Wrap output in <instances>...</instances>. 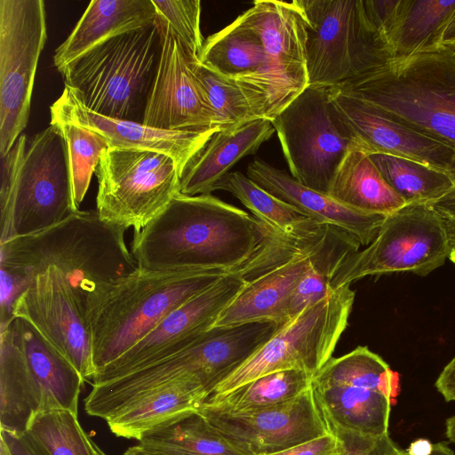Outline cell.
Segmentation results:
<instances>
[{"label":"cell","mask_w":455,"mask_h":455,"mask_svg":"<svg viewBox=\"0 0 455 455\" xmlns=\"http://www.w3.org/2000/svg\"><path fill=\"white\" fill-rule=\"evenodd\" d=\"M227 273L161 272L138 267L116 283L87 314L97 371L130 349L172 310Z\"/></svg>","instance_id":"5"},{"label":"cell","mask_w":455,"mask_h":455,"mask_svg":"<svg viewBox=\"0 0 455 455\" xmlns=\"http://www.w3.org/2000/svg\"><path fill=\"white\" fill-rule=\"evenodd\" d=\"M56 125L67 141L73 201L79 211L101 154L109 147L103 137L91 130L73 124Z\"/></svg>","instance_id":"36"},{"label":"cell","mask_w":455,"mask_h":455,"mask_svg":"<svg viewBox=\"0 0 455 455\" xmlns=\"http://www.w3.org/2000/svg\"><path fill=\"white\" fill-rule=\"evenodd\" d=\"M369 156L406 204H431L455 186L449 173L417 161L379 152Z\"/></svg>","instance_id":"33"},{"label":"cell","mask_w":455,"mask_h":455,"mask_svg":"<svg viewBox=\"0 0 455 455\" xmlns=\"http://www.w3.org/2000/svg\"><path fill=\"white\" fill-rule=\"evenodd\" d=\"M331 455H339V451H337L336 452L331 454Z\"/></svg>","instance_id":"55"},{"label":"cell","mask_w":455,"mask_h":455,"mask_svg":"<svg viewBox=\"0 0 455 455\" xmlns=\"http://www.w3.org/2000/svg\"><path fill=\"white\" fill-rule=\"evenodd\" d=\"M328 195L348 207L383 215L406 204L383 178L369 154L357 145L343 157L331 180Z\"/></svg>","instance_id":"27"},{"label":"cell","mask_w":455,"mask_h":455,"mask_svg":"<svg viewBox=\"0 0 455 455\" xmlns=\"http://www.w3.org/2000/svg\"><path fill=\"white\" fill-rule=\"evenodd\" d=\"M323 229L284 260L257 270L214 326L266 321L280 325L287 323L291 295L311 266L313 247Z\"/></svg>","instance_id":"20"},{"label":"cell","mask_w":455,"mask_h":455,"mask_svg":"<svg viewBox=\"0 0 455 455\" xmlns=\"http://www.w3.org/2000/svg\"><path fill=\"white\" fill-rule=\"evenodd\" d=\"M138 443L183 455H250L212 427L197 410L148 434Z\"/></svg>","instance_id":"32"},{"label":"cell","mask_w":455,"mask_h":455,"mask_svg":"<svg viewBox=\"0 0 455 455\" xmlns=\"http://www.w3.org/2000/svg\"><path fill=\"white\" fill-rule=\"evenodd\" d=\"M337 451V439L331 432L320 437L269 455H331Z\"/></svg>","instance_id":"41"},{"label":"cell","mask_w":455,"mask_h":455,"mask_svg":"<svg viewBox=\"0 0 455 455\" xmlns=\"http://www.w3.org/2000/svg\"><path fill=\"white\" fill-rule=\"evenodd\" d=\"M156 19L168 26L188 56L199 59L204 39L200 28L199 0H152Z\"/></svg>","instance_id":"37"},{"label":"cell","mask_w":455,"mask_h":455,"mask_svg":"<svg viewBox=\"0 0 455 455\" xmlns=\"http://www.w3.org/2000/svg\"><path fill=\"white\" fill-rule=\"evenodd\" d=\"M48 455H97L96 443L68 410L38 413L27 431Z\"/></svg>","instance_id":"35"},{"label":"cell","mask_w":455,"mask_h":455,"mask_svg":"<svg viewBox=\"0 0 455 455\" xmlns=\"http://www.w3.org/2000/svg\"><path fill=\"white\" fill-rule=\"evenodd\" d=\"M240 18L259 36L271 61L278 116L309 86L302 12L295 0H258Z\"/></svg>","instance_id":"18"},{"label":"cell","mask_w":455,"mask_h":455,"mask_svg":"<svg viewBox=\"0 0 455 455\" xmlns=\"http://www.w3.org/2000/svg\"><path fill=\"white\" fill-rule=\"evenodd\" d=\"M330 431L337 439L339 455H398L402 450L388 433L369 435L339 427H330Z\"/></svg>","instance_id":"38"},{"label":"cell","mask_w":455,"mask_h":455,"mask_svg":"<svg viewBox=\"0 0 455 455\" xmlns=\"http://www.w3.org/2000/svg\"><path fill=\"white\" fill-rule=\"evenodd\" d=\"M449 259L455 264V242H451Z\"/></svg>","instance_id":"51"},{"label":"cell","mask_w":455,"mask_h":455,"mask_svg":"<svg viewBox=\"0 0 455 455\" xmlns=\"http://www.w3.org/2000/svg\"><path fill=\"white\" fill-rule=\"evenodd\" d=\"M253 269L251 259L176 307L130 349L99 370L92 384L121 377L191 344L215 325L221 313L254 275Z\"/></svg>","instance_id":"13"},{"label":"cell","mask_w":455,"mask_h":455,"mask_svg":"<svg viewBox=\"0 0 455 455\" xmlns=\"http://www.w3.org/2000/svg\"><path fill=\"white\" fill-rule=\"evenodd\" d=\"M455 150V51L439 46L335 86Z\"/></svg>","instance_id":"3"},{"label":"cell","mask_w":455,"mask_h":455,"mask_svg":"<svg viewBox=\"0 0 455 455\" xmlns=\"http://www.w3.org/2000/svg\"><path fill=\"white\" fill-rule=\"evenodd\" d=\"M157 21L162 53L143 124L162 130H220L183 46L168 26Z\"/></svg>","instance_id":"16"},{"label":"cell","mask_w":455,"mask_h":455,"mask_svg":"<svg viewBox=\"0 0 455 455\" xmlns=\"http://www.w3.org/2000/svg\"><path fill=\"white\" fill-rule=\"evenodd\" d=\"M247 177L315 222L341 229L363 246L373 241L387 216L348 207L328 194L300 184L285 171L259 158L250 163Z\"/></svg>","instance_id":"21"},{"label":"cell","mask_w":455,"mask_h":455,"mask_svg":"<svg viewBox=\"0 0 455 455\" xmlns=\"http://www.w3.org/2000/svg\"><path fill=\"white\" fill-rule=\"evenodd\" d=\"M123 455H183L166 450L153 448L137 443L128 447Z\"/></svg>","instance_id":"45"},{"label":"cell","mask_w":455,"mask_h":455,"mask_svg":"<svg viewBox=\"0 0 455 455\" xmlns=\"http://www.w3.org/2000/svg\"><path fill=\"white\" fill-rule=\"evenodd\" d=\"M13 324L28 368L39 389L43 411L68 410L78 415L85 379L28 322L14 318Z\"/></svg>","instance_id":"25"},{"label":"cell","mask_w":455,"mask_h":455,"mask_svg":"<svg viewBox=\"0 0 455 455\" xmlns=\"http://www.w3.org/2000/svg\"><path fill=\"white\" fill-rule=\"evenodd\" d=\"M43 411L39 389L28 368L13 320L0 329V427L23 434Z\"/></svg>","instance_id":"26"},{"label":"cell","mask_w":455,"mask_h":455,"mask_svg":"<svg viewBox=\"0 0 455 455\" xmlns=\"http://www.w3.org/2000/svg\"><path fill=\"white\" fill-rule=\"evenodd\" d=\"M95 174L96 212L125 230L140 231L180 192L177 164L158 152L108 148Z\"/></svg>","instance_id":"10"},{"label":"cell","mask_w":455,"mask_h":455,"mask_svg":"<svg viewBox=\"0 0 455 455\" xmlns=\"http://www.w3.org/2000/svg\"><path fill=\"white\" fill-rule=\"evenodd\" d=\"M207 396L208 389L201 383L183 379L148 393L106 422L116 436L140 442L148 434L197 410Z\"/></svg>","instance_id":"24"},{"label":"cell","mask_w":455,"mask_h":455,"mask_svg":"<svg viewBox=\"0 0 455 455\" xmlns=\"http://www.w3.org/2000/svg\"><path fill=\"white\" fill-rule=\"evenodd\" d=\"M454 12L455 0H406L391 42L392 60L441 46L443 32Z\"/></svg>","instance_id":"31"},{"label":"cell","mask_w":455,"mask_h":455,"mask_svg":"<svg viewBox=\"0 0 455 455\" xmlns=\"http://www.w3.org/2000/svg\"><path fill=\"white\" fill-rule=\"evenodd\" d=\"M435 387L446 402H455V357L443 368Z\"/></svg>","instance_id":"43"},{"label":"cell","mask_w":455,"mask_h":455,"mask_svg":"<svg viewBox=\"0 0 455 455\" xmlns=\"http://www.w3.org/2000/svg\"><path fill=\"white\" fill-rule=\"evenodd\" d=\"M156 20L152 0H92L68 37L55 50L53 64L60 73L100 43Z\"/></svg>","instance_id":"22"},{"label":"cell","mask_w":455,"mask_h":455,"mask_svg":"<svg viewBox=\"0 0 455 455\" xmlns=\"http://www.w3.org/2000/svg\"><path fill=\"white\" fill-rule=\"evenodd\" d=\"M445 221L451 242H455V220H445Z\"/></svg>","instance_id":"50"},{"label":"cell","mask_w":455,"mask_h":455,"mask_svg":"<svg viewBox=\"0 0 455 455\" xmlns=\"http://www.w3.org/2000/svg\"><path fill=\"white\" fill-rule=\"evenodd\" d=\"M361 243L350 234L326 225L312 251L309 269L295 288L288 308V320L331 291V281L345 259L359 251Z\"/></svg>","instance_id":"30"},{"label":"cell","mask_w":455,"mask_h":455,"mask_svg":"<svg viewBox=\"0 0 455 455\" xmlns=\"http://www.w3.org/2000/svg\"><path fill=\"white\" fill-rule=\"evenodd\" d=\"M271 123L291 175L328 194L343 157L357 145L337 117L328 88L307 86Z\"/></svg>","instance_id":"11"},{"label":"cell","mask_w":455,"mask_h":455,"mask_svg":"<svg viewBox=\"0 0 455 455\" xmlns=\"http://www.w3.org/2000/svg\"><path fill=\"white\" fill-rule=\"evenodd\" d=\"M51 124H73L103 137L109 148L147 150L172 157L182 177L184 171L218 129L207 131L162 130L143 123L108 117L86 108L65 86L50 108Z\"/></svg>","instance_id":"17"},{"label":"cell","mask_w":455,"mask_h":455,"mask_svg":"<svg viewBox=\"0 0 455 455\" xmlns=\"http://www.w3.org/2000/svg\"><path fill=\"white\" fill-rule=\"evenodd\" d=\"M328 92L337 117L357 145L368 154H390L451 173L455 161L453 148L334 87H329Z\"/></svg>","instance_id":"19"},{"label":"cell","mask_w":455,"mask_h":455,"mask_svg":"<svg viewBox=\"0 0 455 455\" xmlns=\"http://www.w3.org/2000/svg\"><path fill=\"white\" fill-rule=\"evenodd\" d=\"M76 212L67 141L50 124L28 143L13 188L0 204V243L41 232Z\"/></svg>","instance_id":"8"},{"label":"cell","mask_w":455,"mask_h":455,"mask_svg":"<svg viewBox=\"0 0 455 455\" xmlns=\"http://www.w3.org/2000/svg\"><path fill=\"white\" fill-rule=\"evenodd\" d=\"M361 4L369 25L391 52V42L404 11L406 0H361Z\"/></svg>","instance_id":"39"},{"label":"cell","mask_w":455,"mask_h":455,"mask_svg":"<svg viewBox=\"0 0 455 455\" xmlns=\"http://www.w3.org/2000/svg\"><path fill=\"white\" fill-rule=\"evenodd\" d=\"M306 26L309 85L335 87L392 60L361 0H295Z\"/></svg>","instance_id":"7"},{"label":"cell","mask_w":455,"mask_h":455,"mask_svg":"<svg viewBox=\"0 0 455 455\" xmlns=\"http://www.w3.org/2000/svg\"><path fill=\"white\" fill-rule=\"evenodd\" d=\"M0 329L8 325L14 318V305L28 288L31 277L0 264Z\"/></svg>","instance_id":"40"},{"label":"cell","mask_w":455,"mask_h":455,"mask_svg":"<svg viewBox=\"0 0 455 455\" xmlns=\"http://www.w3.org/2000/svg\"><path fill=\"white\" fill-rule=\"evenodd\" d=\"M430 204L443 219L455 220V186Z\"/></svg>","instance_id":"44"},{"label":"cell","mask_w":455,"mask_h":455,"mask_svg":"<svg viewBox=\"0 0 455 455\" xmlns=\"http://www.w3.org/2000/svg\"><path fill=\"white\" fill-rule=\"evenodd\" d=\"M313 375L286 370L259 377L228 393L206 398L199 406L230 414L246 413L282 405L312 385Z\"/></svg>","instance_id":"29"},{"label":"cell","mask_w":455,"mask_h":455,"mask_svg":"<svg viewBox=\"0 0 455 455\" xmlns=\"http://www.w3.org/2000/svg\"><path fill=\"white\" fill-rule=\"evenodd\" d=\"M12 315L28 322L84 379L93 378L97 370L87 316L57 268L48 267L32 277Z\"/></svg>","instance_id":"14"},{"label":"cell","mask_w":455,"mask_h":455,"mask_svg":"<svg viewBox=\"0 0 455 455\" xmlns=\"http://www.w3.org/2000/svg\"><path fill=\"white\" fill-rule=\"evenodd\" d=\"M207 421L250 455H269L331 433L312 385L291 402L238 414L197 408Z\"/></svg>","instance_id":"15"},{"label":"cell","mask_w":455,"mask_h":455,"mask_svg":"<svg viewBox=\"0 0 455 455\" xmlns=\"http://www.w3.org/2000/svg\"><path fill=\"white\" fill-rule=\"evenodd\" d=\"M451 242L445 220L430 204H408L387 214L373 241L348 255L331 289L368 275L411 272L427 275L449 258Z\"/></svg>","instance_id":"9"},{"label":"cell","mask_w":455,"mask_h":455,"mask_svg":"<svg viewBox=\"0 0 455 455\" xmlns=\"http://www.w3.org/2000/svg\"><path fill=\"white\" fill-rule=\"evenodd\" d=\"M188 59L213 111L220 131L237 128L257 119L235 80L212 70L201 63L199 59L188 55Z\"/></svg>","instance_id":"34"},{"label":"cell","mask_w":455,"mask_h":455,"mask_svg":"<svg viewBox=\"0 0 455 455\" xmlns=\"http://www.w3.org/2000/svg\"><path fill=\"white\" fill-rule=\"evenodd\" d=\"M355 292L350 284L331 291L283 324L251 357L219 381L207 396L228 393L259 377L286 370L313 376L332 357L347 328Z\"/></svg>","instance_id":"6"},{"label":"cell","mask_w":455,"mask_h":455,"mask_svg":"<svg viewBox=\"0 0 455 455\" xmlns=\"http://www.w3.org/2000/svg\"><path fill=\"white\" fill-rule=\"evenodd\" d=\"M47 39L43 0H0V156L26 128Z\"/></svg>","instance_id":"12"},{"label":"cell","mask_w":455,"mask_h":455,"mask_svg":"<svg viewBox=\"0 0 455 455\" xmlns=\"http://www.w3.org/2000/svg\"><path fill=\"white\" fill-rule=\"evenodd\" d=\"M441 45L455 51V12L446 26Z\"/></svg>","instance_id":"47"},{"label":"cell","mask_w":455,"mask_h":455,"mask_svg":"<svg viewBox=\"0 0 455 455\" xmlns=\"http://www.w3.org/2000/svg\"><path fill=\"white\" fill-rule=\"evenodd\" d=\"M124 233L96 211L79 210L41 232L1 243L0 264L31 278L57 268L87 316L116 283L138 269Z\"/></svg>","instance_id":"2"},{"label":"cell","mask_w":455,"mask_h":455,"mask_svg":"<svg viewBox=\"0 0 455 455\" xmlns=\"http://www.w3.org/2000/svg\"><path fill=\"white\" fill-rule=\"evenodd\" d=\"M235 196L252 215L275 233L305 240L322 232V225L294 206L273 196L240 172H230L214 188Z\"/></svg>","instance_id":"28"},{"label":"cell","mask_w":455,"mask_h":455,"mask_svg":"<svg viewBox=\"0 0 455 455\" xmlns=\"http://www.w3.org/2000/svg\"><path fill=\"white\" fill-rule=\"evenodd\" d=\"M280 235L212 194L180 192L157 217L134 232L131 252L145 270L230 272Z\"/></svg>","instance_id":"1"},{"label":"cell","mask_w":455,"mask_h":455,"mask_svg":"<svg viewBox=\"0 0 455 455\" xmlns=\"http://www.w3.org/2000/svg\"><path fill=\"white\" fill-rule=\"evenodd\" d=\"M398 455H410L406 450H401ZM430 455H455L454 451L447 445L446 443L438 442L433 443V450Z\"/></svg>","instance_id":"48"},{"label":"cell","mask_w":455,"mask_h":455,"mask_svg":"<svg viewBox=\"0 0 455 455\" xmlns=\"http://www.w3.org/2000/svg\"><path fill=\"white\" fill-rule=\"evenodd\" d=\"M450 174L455 182V161H454V164H453V166H452V169H451V172Z\"/></svg>","instance_id":"53"},{"label":"cell","mask_w":455,"mask_h":455,"mask_svg":"<svg viewBox=\"0 0 455 455\" xmlns=\"http://www.w3.org/2000/svg\"><path fill=\"white\" fill-rule=\"evenodd\" d=\"M161 53L162 32L156 20L100 43L60 74L66 86L92 111L143 123Z\"/></svg>","instance_id":"4"},{"label":"cell","mask_w":455,"mask_h":455,"mask_svg":"<svg viewBox=\"0 0 455 455\" xmlns=\"http://www.w3.org/2000/svg\"><path fill=\"white\" fill-rule=\"evenodd\" d=\"M0 455H9L7 447L2 440L0 441Z\"/></svg>","instance_id":"52"},{"label":"cell","mask_w":455,"mask_h":455,"mask_svg":"<svg viewBox=\"0 0 455 455\" xmlns=\"http://www.w3.org/2000/svg\"><path fill=\"white\" fill-rule=\"evenodd\" d=\"M445 435L451 443H455V415L445 420Z\"/></svg>","instance_id":"49"},{"label":"cell","mask_w":455,"mask_h":455,"mask_svg":"<svg viewBox=\"0 0 455 455\" xmlns=\"http://www.w3.org/2000/svg\"><path fill=\"white\" fill-rule=\"evenodd\" d=\"M433 450V443L425 438H419L411 443L406 451L410 455H430Z\"/></svg>","instance_id":"46"},{"label":"cell","mask_w":455,"mask_h":455,"mask_svg":"<svg viewBox=\"0 0 455 455\" xmlns=\"http://www.w3.org/2000/svg\"><path fill=\"white\" fill-rule=\"evenodd\" d=\"M275 132L271 121L256 119L237 128L215 132L184 171L180 193L211 194L238 161L255 154Z\"/></svg>","instance_id":"23"},{"label":"cell","mask_w":455,"mask_h":455,"mask_svg":"<svg viewBox=\"0 0 455 455\" xmlns=\"http://www.w3.org/2000/svg\"><path fill=\"white\" fill-rule=\"evenodd\" d=\"M1 440L5 443L9 455H48L28 432L14 434L1 430Z\"/></svg>","instance_id":"42"},{"label":"cell","mask_w":455,"mask_h":455,"mask_svg":"<svg viewBox=\"0 0 455 455\" xmlns=\"http://www.w3.org/2000/svg\"><path fill=\"white\" fill-rule=\"evenodd\" d=\"M97 455H107L97 444H96Z\"/></svg>","instance_id":"54"}]
</instances>
